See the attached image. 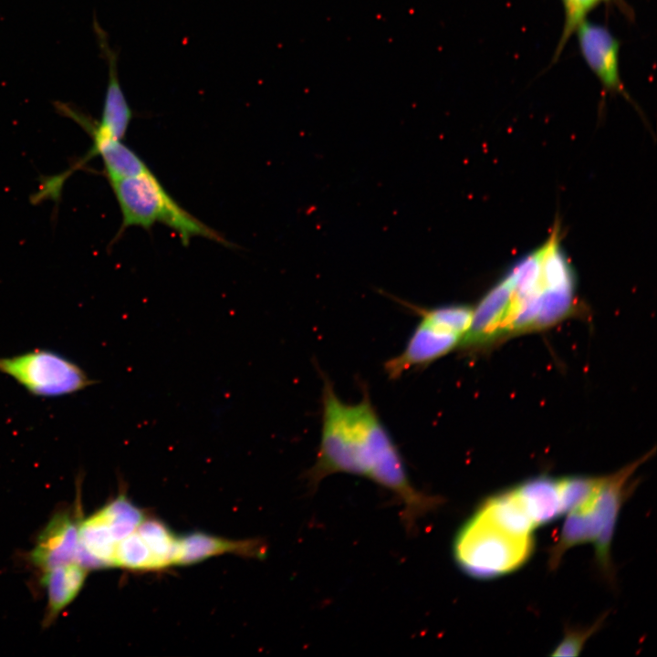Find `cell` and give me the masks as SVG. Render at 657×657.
Instances as JSON below:
<instances>
[{
  "instance_id": "ffe728a7",
  "label": "cell",
  "mask_w": 657,
  "mask_h": 657,
  "mask_svg": "<svg viewBox=\"0 0 657 657\" xmlns=\"http://www.w3.org/2000/svg\"><path fill=\"white\" fill-rule=\"evenodd\" d=\"M561 2L564 9V25L562 27L563 29L568 25L571 19L573 12V0H561Z\"/></svg>"
},
{
  "instance_id": "5bb4252c",
  "label": "cell",
  "mask_w": 657,
  "mask_h": 657,
  "mask_svg": "<svg viewBox=\"0 0 657 657\" xmlns=\"http://www.w3.org/2000/svg\"><path fill=\"white\" fill-rule=\"evenodd\" d=\"M136 530L151 551L158 570L176 565L179 537L164 523L145 517Z\"/></svg>"
},
{
  "instance_id": "9a60e30c",
  "label": "cell",
  "mask_w": 657,
  "mask_h": 657,
  "mask_svg": "<svg viewBox=\"0 0 657 657\" xmlns=\"http://www.w3.org/2000/svg\"><path fill=\"white\" fill-rule=\"evenodd\" d=\"M110 526L117 542L137 529L144 513L125 495H120L98 510Z\"/></svg>"
},
{
  "instance_id": "7a4b0ae2",
  "label": "cell",
  "mask_w": 657,
  "mask_h": 657,
  "mask_svg": "<svg viewBox=\"0 0 657 657\" xmlns=\"http://www.w3.org/2000/svg\"><path fill=\"white\" fill-rule=\"evenodd\" d=\"M641 462L640 460L613 474L606 475L601 485L586 501L567 513L563 527L548 550L550 568H557L569 548L593 543L600 569L612 580L610 547L616 523L621 506L631 490L628 485L629 479Z\"/></svg>"
},
{
  "instance_id": "d6986e66",
  "label": "cell",
  "mask_w": 657,
  "mask_h": 657,
  "mask_svg": "<svg viewBox=\"0 0 657 657\" xmlns=\"http://www.w3.org/2000/svg\"><path fill=\"white\" fill-rule=\"evenodd\" d=\"M612 0H573L572 16L568 25L562 29V34L555 49L553 61L559 57L568 39L575 33L577 26L586 19L587 15L600 4Z\"/></svg>"
},
{
  "instance_id": "3957f363",
  "label": "cell",
  "mask_w": 657,
  "mask_h": 657,
  "mask_svg": "<svg viewBox=\"0 0 657 657\" xmlns=\"http://www.w3.org/2000/svg\"><path fill=\"white\" fill-rule=\"evenodd\" d=\"M534 548L533 534L504 525L480 504L455 535L453 555L467 576L490 579L519 568Z\"/></svg>"
},
{
  "instance_id": "ba28073f",
  "label": "cell",
  "mask_w": 657,
  "mask_h": 657,
  "mask_svg": "<svg viewBox=\"0 0 657 657\" xmlns=\"http://www.w3.org/2000/svg\"><path fill=\"white\" fill-rule=\"evenodd\" d=\"M579 52L602 87L625 94L620 73V44L605 26L583 20L576 28Z\"/></svg>"
},
{
  "instance_id": "ac0fdd59",
  "label": "cell",
  "mask_w": 657,
  "mask_h": 657,
  "mask_svg": "<svg viewBox=\"0 0 657 657\" xmlns=\"http://www.w3.org/2000/svg\"><path fill=\"white\" fill-rule=\"evenodd\" d=\"M604 618L593 625L584 628H567L564 637L551 653L553 656H577L583 650L585 642L601 626Z\"/></svg>"
},
{
  "instance_id": "277c9868",
  "label": "cell",
  "mask_w": 657,
  "mask_h": 657,
  "mask_svg": "<svg viewBox=\"0 0 657 657\" xmlns=\"http://www.w3.org/2000/svg\"><path fill=\"white\" fill-rule=\"evenodd\" d=\"M110 184L122 215L118 235L130 226L150 229L154 224L162 223L173 230L183 245H188L195 236L229 245L219 233L182 208L152 172L110 182Z\"/></svg>"
},
{
  "instance_id": "6da1fadb",
  "label": "cell",
  "mask_w": 657,
  "mask_h": 657,
  "mask_svg": "<svg viewBox=\"0 0 657 657\" xmlns=\"http://www.w3.org/2000/svg\"><path fill=\"white\" fill-rule=\"evenodd\" d=\"M321 430L314 464L307 472L312 485L334 474L367 478L391 492L402 506L408 530L441 504V498L415 488L402 455L362 385L359 402L347 403L321 373Z\"/></svg>"
},
{
  "instance_id": "4fadbf2b",
  "label": "cell",
  "mask_w": 657,
  "mask_h": 657,
  "mask_svg": "<svg viewBox=\"0 0 657 657\" xmlns=\"http://www.w3.org/2000/svg\"><path fill=\"white\" fill-rule=\"evenodd\" d=\"M88 569L77 562H69L44 571L42 584L47 592L46 622L50 623L81 590Z\"/></svg>"
},
{
  "instance_id": "52a82bcc",
  "label": "cell",
  "mask_w": 657,
  "mask_h": 657,
  "mask_svg": "<svg viewBox=\"0 0 657 657\" xmlns=\"http://www.w3.org/2000/svg\"><path fill=\"white\" fill-rule=\"evenodd\" d=\"M93 29L103 57L108 64V83L105 91L101 118L94 120L70 104L57 101L55 108L62 115L72 119L88 133L120 140L125 137L133 112L120 86L118 73V55L108 39V35L94 17Z\"/></svg>"
},
{
  "instance_id": "2e32d148",
  "label": "cell",
  "mask_w": 657,
  "mask_h": 657,
  "mask_svg": "<svg viewBox=\"0 0 657 657\" xmlns=\"http://www.w3.org/2000/svg\"><path fill=\"white\" fill-rule=\"evenodd\" d=\"M114 566L130 570H158L151 551L137 530L118 542Z\"/></svg>"
},
{
  "instance_id": "8992f818",
  "label": "cell",
  "mask_w": 657,
  "mask_h": 657,
  "mask_svg": "<svg viewBox=\"0 0 657 657\" xmlns=\"http://www.w3.org/2000/svg\"><path fill=\"white\" fill-rule=\"evenodd\" d=\"M0 372L36 397L73 394L96 383L76 362L56 351L36 349L0 358Z\"/></svg>"
},
{
  "instance_id": "8fae6325",
  "label": "cell",
  "mask_w": 657,
  "mask_h": 657,
  "mask_svg": "<svg viewBox=\"0 0 657 657\" xmlns=\"http://www.w3.org/2000/svg\"><path fill=\"white\" fill-rule=\"evenodd\" d=\"M512 489L536 527L562 515L558 478L539 475Z\"/></svg>"
},
{
  "instance_id": "e0dca14e",
  "label": "cell",
  "mask_w": 657,
  "mask_h": 657,
  "mask_svg": "<svg viewBox=\"0 0 657 657\" xmlns=\"http://www.w3.org/2000/svg\"><path fill=\"white\" fill-rule=\"evenodd\" d=\"M605 476H567L558 479L562 514L586 501L603 483Z\"/></svg>"
},
{
  "instance_id": "9c48e42d",
  "label": "cell",
  "mask_w": 657,
  "mask_h": 657,
  "mask_svg": "<svg viewBox=\"0 0 657 657\" xmlns=\"http://www.w3.org/2000/svg\"><path fill=\"white\" fill-rule=\"evenodd\" d=\"M79 520L68 511L57 512L40 532L30 554L31 561L43 571L75 562Z\"/></svg>"
},
{
  "instance_id": "7c38bea8",
  "label": "cell",
  "mask_w": 657,
  "mask_h": 657,
  "mask_svg": "<svg viewBox=\"0 0 657 657\" xmlns=\"http://www.w3.org/2000/svg\"><path fill=\"white\" fill-rule=\"evenodd\" d=\"M89 134L93 144L85 160L95 155L100 156L109 182L151 172L144 161L122 141L93 132Z\"/></svg>"
},
{
  "instance_id": "5b68a950",
  "label": "cell",
  "mask_w": 657,
  "mask_h": 657,
  "mask_svg": "<svg viewBox=\"0 0 657 657\" xmlns=\"http://www.w3.org/2000/svg\"><path fill=\"white\" fill-rule=\"evenodd\" d=\"M420 317L402 351L384 363L390 380L395 381L411 370H423L445 356L469 330L474 310L462 305L422 308L399 300Z\"/></svg>"
},
{
  "instance_id": "30bf717a",
  "label": "cell",
  "mask_w": 657,
  "mask_h": 657,
  "mask_svg": "<svg viewBox=\"0 0 657 657\" xmlns=\"http://www.w3.org/2000/svg\"><path fill=\"white\" fill-rule=\"evenodd\" d=\"M265 551L266 547L260 540H230L207 533L193 532L179 538L176 565H191L226 553L262 558Z\"/></svg>"
}]
</instances>
